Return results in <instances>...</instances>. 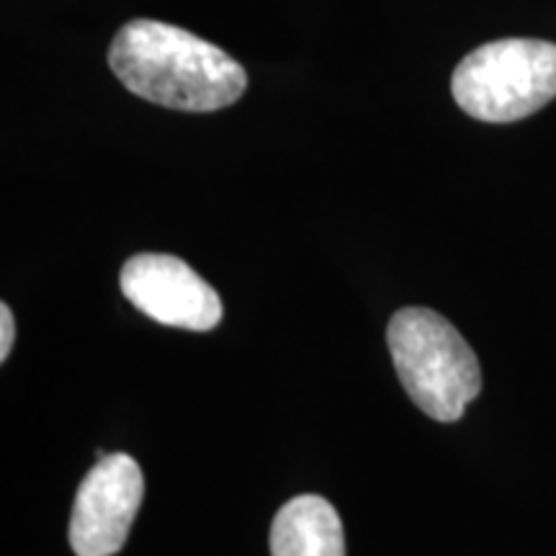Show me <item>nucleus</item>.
<instances>
[{
	"mask_svg": "<svg viewBox=\"0 0 556 556\" xmlns=\"http://www.w3.org/2000/svg\"><path fill=\"white\" fill-rule=\"evenodd\" d=\"M109 67L139 99L176 111H219L245 93L248 73L212 41L152 18L124 24Z\"/></svg>",
	"mask_w": 556,
	"mask_h": 556,
	"instance_id": "f257e3e1",
	"label": "nucleus"
},
{
	"mask_svg": "<svg viewBox=\"0 0 556 556\" xmlns=\"http://www.w3.org/2000/svg\"><path fill=\"white\" fill-rule=\"evenodd\" d=\"M387 345L409 400L438 422H456L482 392L477 353L433 309H400L387 328Z\"/></svg>",
	"mask_w": 556,
	"mask_h": 556,
	"instance_id": "f03ea898",
	"label": "nucleus"
},
{
	"mask_svg": "<svg viewBox=\"0 0 556 556\" xmlns=\"http://www.w3.org/2000/svg\"><path fill=\"white\" fill-rule=\"evenodd\" d=\"M451 93L471 119H526L556 99V45L544 39L486 41L458 62Z\"/></svg>",
	"mask_w": 556,
	"mask_h": 556,
	"instance_id": "7ed1b4c3",
	"label": "nucleus"
},
{
	"mask_svg": "<svg viewBox=\"0 0 556 556\" xmlns=\"http://www.w3.org/2000/svg\"><path fill=\"white\" fill-rule=\"evenodd\" d=\"M144 477L135 458L109 454L88 471L75 495L70 516V546L78 556H114L127 544L139 505Z\"/></svg>",
	"mask_w": 556,
	"mask_h": 556,
	"instance_id": "20e7f679",
	"label": "nucleus"
},
{
	"mask_svg": "<svg viewBox=\"0 0 556 556\" xmlns=\"http://www.w3.org/2000/svg\"><path fill=\"white\" fill-rule=\"evenodd\" d=\"M122 294L135 307L168 328L214 330L222 323V299L189 263L165 253H139L124 263Z\"/></svg>",
	"mask_w": 556,
	"mask_h": 556,
	"instance_id": "39448f33",
	"label": "nucleus"
},
{
	"mask_svg": "<svg viewBox=\"0 0 556 556\" xmlns=\"http://www.w3.org/2000/svg\"><path fill=\"white\" fill-rule=\"evenodd\" d=\"M270 556H345L336 507L319 495L291 497L270 526Z\"/></svg>",
	"mask_w": 556,
	"mask_h": 556,
	"instance_id": "423d86ee",
	"label": "nucleus"
},
{
	"mask_svg": "<svg viewBox=\"0 0 556 556\" xmlns=\"http://www.w3.org/2000/svg\"><path fill=\"white\" fill-rule=\"evenodd\" d=\"M13 338H16V323H13V312L9 304H0V361L9 358Z\"/></svg>",
	"mask_w": 556,
	"mask_h": 556,
	"instance_id": "0eeeda50",
	"label": "nucleus"
}]
</instances>
